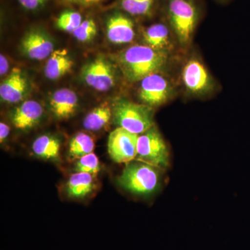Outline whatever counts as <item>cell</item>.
Wrapping results in <instances>:
<instances>
[{
  "mask_svg": "<svg viewBox=\"0 0 250 250\" xmlns=\"http://www.w3.org/2000/svg\"><path fill=\"white\" fill-rule=\"evenodd\" d=\"M165 170L135 159L126 164L117 177V184L134 196L148 198L161 190L165 180Z\"/></svg>",
  "mask_w": 250,
  "mask_h": 250,
  "instance_id": "1",
  "label": "cell"
},
{
  "mask_svg": "<svg viewBox=\"0 0 250 250\" xmlns=\"http://www.w3.org/2000/svg\"><path fill=\"white\" fill-rule=\"evenodd\" d=\"M119 62L126 78L138 82L160 70L165 65L166 56L147 45H134L121 54Z\"/></svg>",
  "mask_w": 250,
  "mask_h": 250,
  "instance_id": "2",
  "label": "cell"
},
{
  "mask_svg": "<svg viewBox=\"0 0 250 250\" xmlns=\"http://www.w3.org/2000/svg\"><path fill=\"white\" fill-rule=\"evenodd\" d=\"M112 110L115 124L133 134H143L154 126L153 110L147 105L119 100L113 104Z\"/></svg>",
  "mask_w": 250,
  "mask_h": 250,
  "instance_id": "3",
  "label": "cell"
},
{
  "mask_svg": "<svg viewBox=\"0 0 250 250\" xmlns=\"http://www.w3.org/2000/svg\"><path fill=\"white\" fill-rule=\"evenodd\" d=\"M136 160L167 169L170 165V153L164 138L155 126L139 136Z\"/></svg>",
  "mask_w": 250,
  "mask_h": 250,
  "instance_id": "4",
  "label": "cell"
},
{
  "mask_svg": "<svg viewBox=\"0 0 250 250\" xmlns=\"http://www.w3.org/2000/svg\"><path fill=\"white\" fill-rule=\"evenodd\" d=\"M167 14L179 42L186 45L196 27L198 14L195 4L190 0H169Z\"/></svg>",
  "mask_w": 250,
  "mask_h": 250,
  "instance_id": "5",
  "label": "cell"
},
{
  "mask_svg": "<svg viewBox=\"0 0 250 250\" xmlns=\"http://www.w3.org/2000/svg\"><path fill=\"white\" fill-rule=\"evenodd\" d=\"M139 136L122 127L111 131L107 143L108 155L111 160L116 164H126L135 160Z\"/></svg>",
  "mask_w": 250,
  "mask_h": 250,
  "instance_id": "6",
  "label": "cell"
},
{
  "mask_svg": "<svg viewBox=\"0 0 250 250\" xmlns=\"http://www.w3.org/2000/svg\"><path fill=\"white\" fill-rule=\"evenodd\" d=\"M85 83L99 91H107L116 83V73L110 62L103 59L90 62L82 70Z\"/></svg>",
  "mask_w": 250,
  "mask_h": 250,
  "instance_id": "7",
  "label": "cell"
},
{
  "mask_svg": "<svg viewBox=\"0 0 250 250\" xmlns=\"http://www.w3.org/2000/svg\"><path fill=\"white\" fill-rule=\"evenodd\" d=\"M98 181L95 174L74 172L62 185V192L67 200L83 201L92 197L98 191Z\"/></svg>",
  "mask_w": 250,
  "mask_h": 250,
  "instance_id": "8",
  "label": "cell"
},
{
  "mask_svg": "<svg viewBox=\"0 0 250 250\" xmlns=\"http://www.w3.org/2000/svg\"><path fill=\"white\" fill-rule=\"evenodd\" d=\"M170 94V83L162 75L154 73L141 81L139 96L147 106H160L168 100Z\"/></svg>",
  "mask_w": 250,
  "mask_h": 250,
  "instance_id": "9",
  "label": "cell"
},
{
  "mask_svg": "<svg viewBox=\"0 0 250 250\" xmlns=\"http://www.w3.org/2000/svg\"><path fill=\"white\" fill-rule=\"evenodd\" d=\"M43 116L44 108L40 103L27 100L11 112L10 119L16 129L28 131L39 125Z\"/></svg>",
  "mask_w": 250,
  "mask_h": 250,
  "instance_id": "10",
  "label": "cell"
},
{
  "mask_svg": "<svg viewBox=\"0 0 250 250\" xmlns=\"http://www.w3.org/2000/svg\"><path fill=\"white\" fill-rule=\"evenodd\" d=\"M21 49L27 57L34 60H42L54 52V44L50 38L44 32L33 30L23 38Z\"/></svg>",
  "mask_w": 250,
  "mask_h": 250,
  "instance_id": "11",
  "label": "cell"
},
{
  "mask_svg": "<svg viewBox=\"0 0 250 250\" xmlns=\"http://www.w3.org/2000/svg\"><path fill=\"white\" fill-rule=\"evenodd\" d=\"M79 100L75 92L67 88L57 90L49 100V107L56 119L65 121L76 113Z\"/></svg>",
  "mask_w": 250,
  "mask_h": 250,
  "instance_id": "12",
  "label": "cell"
},
{
  "mask_svg": "<svg viewBox=\"0 0 250 250\" xmlns=\"http://www.w3.org/2000/svg\"><path fill=\"white\" fill-rule=\"evenodd\" d=\"M182 78L186 88L190 93H202L209 89V75L199 61L192 59L186 64Z\"/></svg>",
  "mask_w": 250,
  "mask_h": 250,
  "instance_id": "13",
  "label": "cell"
},
{
  "mask_svg": "<svg viewBox=\"0 0 250 250\" xmlns=\"http://www.w3.org/2000/svg\"><path fill=\"white\" fill-rule=\"evenodd\" d=\"M28 89L27 79L20 69H13L0 86V96L8 103H18L24 98Z\"/></svg>",
  "mask_w": 250,
  "mask_h": 250,
  "instance_id": "14",
  "label": "cell"
},
{
  "mask_svg": "<svg viewBox=\"0 0 250 250\" xmlns=\"http://www.w3.org/2000/svg\"><path fill=\"white\" fill-rule=\"evenodd\" d=\"M106 34L112 43L118 45L128 43L134 40V23L123 15H114L108 19L106 24Z\"/></svg>",
  "mask_w": 250,
  "mask_h": 250,
  "instance_id": "15",
  "label": "cell"
},
{
  "mask_svg": "<svg viewBox=\"0 0 250 250\" xmlns=\"http://www.w3.org/2000/svg\"><path fill=\"white\" fill-rule=\"evenodd\" d=\"M62 144L58 136L52 134L41 135L31 145V152L41 160L60 163Z\"/></svg>",
  "mask_w": 250,
  "mask_h": 250,
  "instance_id": "16",
  "label": "cell"
},
{
  "mask_svg": "<svg viewBox=\"0 0 250 250\" xmlns=\"http://www.w3.org/2000/svg\"><path fill=\"white\" fill-rule=\"evenodd\" d=\"M74 62L65 49L54 51L46 62L45 75L49 80H58L72 70Z\"/></svg>",
  "mask_w": 250,
  "mask_h": 250,
  "instance_id": "17",
  "label": "cell"
},
{
  "mask_svg": "<svg viewBox=\"0 0 250 250\" xmlns=\"http://www.w3.org/2000/svg\"><path fill=\"white\" fill-rule=\"evenodd\" d=\"M95 143L90 135L84 132H79L72 136L69 141L67 149V159L75 161L82 156L93 152Z\"/></svg>",
  "mask_w": 250,
  "mask_h": 250,
  "instance_id": "18",
  "label": "cell"
},
{
  "mask_svg": "<svg viewBox=\"0 0 250 250\" xmlns=\"http://www.w3.org/2000/svg\"><path fill=\"white\" fill-rule=\"evenodd\" d=\"M113 118V110L108 104L105 103L93 108L85 116L83 126L85 130L98 131L107 126Z\"/></svg>",
  "mask_w": 250,
  "mask_h": 250,
  "instance_id": "19",
  "label": "cell"
},
{
  "mask_svg": "<svg viewBox=\"0 0 250 250\" xmlns=\"http://www.w3.org/2000/svg\"><path fill=\"white\" fill-rule=\"evenodd\" d=\"M143 39L147 46L161 52L170 45L168 29L161 23L148 27L143 33Z\"/></svg>",
  "mask_w": 250,
  "mask_h": 250,
  "instance_id": "20",
  "label": "cell"
},
{
  "mask_svg": "<svg viewBox=\"0 0 250 250\" xmlns=\"http://www.w3.org/2000/svg\"><path fill=\"white\" fill-rule=\"evenodd\" d=\"M101 170L98 156L92 152L74 161V172H85L97 175Z\"/></svg>",
  "mask_w": 250,
  "mask_h": 250,
  "instance_id": "21",
  "label": "cell"
},
{
  "mask_svg": "<svg viewBox=\"0 0 250 250\" xmlns=\"http://www.w3.org/2000/svg\"><path fill=\"white\" fill-rule=\"evenodd\" d=\"M155 0H122L124 11L133 16H144L152 9Z\"/></svg>",
  "mask_w": 250,
  "mask_h": 250,
  "instance_id": "22",
  "label": "cell"
},
{
  "mask_svg": "<svg viewBox=\"0 0 250 250\" xmlns=\"http://www.w3.org/2000/svg\"><path fill=\"white\" fill-rule=\"evenodd\" d=\"M82 22V15L76 11H67L60 15L57 21L59 29L66 32L72 33Z\"/></svg>",
  "mask_w": 250,
  "mask_h": 250,
  "instance_id": "23",
  "label": "cell"
},
{
  "mask_svg": "<svg viewBox=\"0 0 250 250\" xmlns=\"http://www.w3.org/2000/svg\"><path fill=\"white\" fill-rule=\"evenodd\" d=\"M72 34L77 40L81 42H88L96 36V24L92 19L85 20Z\"/></svg>",
  "mask_w": 250,
  "mask_h": 250,
  "instance_id": "24",
  "label": "cell"
},
{
  "mask_svg": "<svg viewBox=\"0 0 250 250\" xmlns=\"http://www.w3.org/2000/svg\"><path fill=\"white\" fill-rule=\"evenodd\" d=\"M46 0H18L24 9L35 10L45 3Z\"/></svg>",
  "mask_w": 250,
  "mask_h": 250,
  "instance_id": "25",
  "label": "cell"
},
{
  "mask_svg": "<svg viewBox=\"0 0 250 250\" xmlns=\"http://www.w3.org/2000/svg\"><path fill=\"white\" fill-rule=\"evenodd\" d=\"M67 4L79 5V6H91V5L98 4L103 0H62Z\"/></svg>",
  "mask_w": 250,
  "mask_h": 250,
  "instance_id": "26",
  "label": "cell"
},
{
  "mask_svg": "<svg viewBox=\"0 0 250 250\" xmlns=\"http://www.w3.org/2000/svg\"><path fill=\"white\" fill-rule=\"evenodd\" d=\"M9 134L10 127L9 125L1 122V123H0V141H1V144L5 142L8 136H9Z\"/></svg>",
  "mask_w": 250,
  "mask_h": 250,
  "instance_id": "27",
  "label": "cell"
},
{
  "mask_svg": "<svg viewBox=\"0 0 250 250\" xmlns=\"http://www.w3.org/2000/svg\"><path fill=\"white\" fill-rule=\"evenodd\" d=\"M9 64L7 59L3 54L0 56V74L1 76L6 75L9 70Z\"/></svg>",
  "mask_w": 250,
  "mask_h": 250,
  "instance_id": "28",
  "label": "cell"
}]
</instances>
